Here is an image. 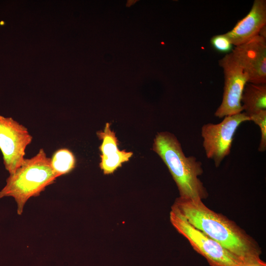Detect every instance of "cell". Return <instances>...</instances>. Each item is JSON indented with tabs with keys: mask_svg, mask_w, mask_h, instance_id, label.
<instances>
[{
	"mask_svg": "<svg viewBox=\"0 0 266 266\" xmlns=\"http://www.w3.org/2000/svg\"><path fill=\"white\" fill-rule=\"evenodd\" d=\"M172 210L241 260L260 256V247L233 221L208 208L201 200L177 198Z\"/></svg>",
	"mask_w": 266,
	"mask_h": 266,
	"instance_id": "1",
	"label": "cell"
},
{
	"mask_svg": "<svg viewBox=\"0 0 266 266\" xmlns=\"http://www.w3.org/2000/svg\"><path fill=\"white\" fill-rule=\"evenodd\" d=\"M152 149L167 166L180 198L201 200L206 198L207 192L199 178L203 173L201 163L194 156H186L174 134L166 132L158 133Z\"/></svg>",
	"mask_w": 266,
	"mask_h": 266,
	"instance_id": "2",
	"label": "cell"
},
{
	"mask_svg": "<svg viewBox=\"0 0 266 266\" xmlns=\"http://www.w3.org/2000/svg\"><path fill=\"white\" fill-rule=\"evenodd\" d=\"M58 178L51 165V158L42 148L30 159H25L15 172L10 174L5 186L0 191V198H13L17 205V213L22 214L27 201L38 196Z\"/></svg>",
	"mask_w": 266,
	"mask_h": 266,
	"instance_id": "3",
	"label": "cell"
},
{
	"mask_svg": "<svg viewBox=\"0 0 266 266\" xmlns=\"http://www.w3.org/2000/svg\"><path fill=\"white\" fill-rule=\"evenodd\" d=\"M169 218L176 231L188 240L195 251L206 259L211 266H236L241 261L191 225L176 211L171 209Z\"/></svg>",
	"mask_w": 266,
	"mask_h": 266,
	"instance_id": "4",
	"label": "cell"
},
{
	"mask_svg": "<svg viewBox=\"0 0 266 266\" xmlns=\"http://www.w3.org/2000/svg\"><path fill=\"white\" fill-rule=\"evenodd\" d=\"M250 121L245 112L224 117L218 124L207 123L201 129L202 145L207 158L218 167L231 152L234 135L243 122Z\"/></svg>",
	"mask_w": 266,
	"mask_h": 266,
	"instance_id": "5",
	"label": "cell"
},
{
	"mask_svg": "<svg viewBox=\"0 0 266 266\" xmlns=\"http://www.w3.org/2000/svg\"><path fill=\"white\" fill-rule=\"evenodd\" d=\"M219 65L223 70L224 87L222 102L214 115L221 118L242 112L241 97L249 77L232 51L219 61Z\"/></svg>",
	"mask_w": 266,
	"mask_h": 266,
	"instance_id": "6",
	"label": "cell"
},
{
	"mask_svg": "<svg viewBox=\"0 0 266 266\" xmlns=\"http://www.w3.org/2000/svg\"><path fill=\"white\" fill-rule=\"evenodd\" d=\"M33 137L28 129L11 117L0 115V150L5 169L14 173L23 163Z\"/></svg>",
	"mask_w": 266,
	"mask_h": 266,
	"instance_id": "7",
	"label": "cell"
},
{
	"mask_svg": "<svg viewBox=\"0 0 266 266\" xmlns=\"http://www.w3.org/2000/svg\"><path fill=\"white\" fill-rule=\"evenodd\" d=\"M249 77L248 83L266 84V39L257 35L232 51Z\"/></svg>",
	"mask_w": 266,
	"mask_h": 266,
	"instance_id": "8",
	"label": "cell"
},
{
	"mask_svg": "<svg viewBox=\"0 0 266 266\" xmlns=\"http://www.w3.org/2000/svg\"><path fill=\"white\" fill-rule=\"evenodd\" d=\"M266 25V0H255L248 14L238 21L233 28L224 33L233 45L237 46L258 35Z\"/></svg>",
	"mask_w": 266,
	"mask_h": 266,
	"instance_id": "9",
	"label": "cell"
},
{
	"mask_svg": "<svg viewBox=\"0 0 266 266\" xmlns=\"http://www.w3.org/2000/svg\"><path fill=\"white\" fill-rule=\"evenodd\" d=\"M97 134L102 140L99 147L101 152L100 166L104 174H111L121 166L123 163L128 161L133 153L119 149L118 140L115 133L111 130L110 123H107L104 130L97 132Z\"/></svg>",
	"mask_w": 266,
	"mask_h": 266,
	"instance_id": "10",
	"label": "cell"
},
{
	"mask_svg": "<svg viewBox=\"0 0 266 266\" xmlns=\"http://www.w3.org/2000/svg\"><path fill=\"white\" fill-rule=\"evenodd\" d=\"M241 104L247 116L266 110V84L247 83L242 93Z\"/></svg>",
	"mask_w": 266,
	"mask_h": 266,
	"instance_id": "11",
	"label": "cell"
},
{
	"mask_svg": "<svg viewBox=\"0 0 266 266\" xmlns=\"http://www.w3.org/2000/svg\"><path fill=\"white\" fill-rule=\"evenodd\" d=\"M75 162L73 154L66 148L57 150L51 158V167L57 177L70 172L74 168Z\"/></svg>",
	"mask_w": 266,
	"mask_h": 266,
	"instance_id": "12",
	"label": "cell"
},
{
	"mask_svg": "<svg viewBox=\"0 0 266 266\" xmlns=\"http://www.w3.org/2000/svg\"><path fill=\"white\" fill-rule=\"evenodd\" d=\"M250 121L257 125L261 131V139L258 147L260 152L266 150V110H262L248 116Z\"/></svg>",
	"mask_w": 266,
	"mask_h": 266,
	"instance_id": "13",
	"label": "cell"
},
{
	"mask_svg": "<svg viewBox=\"0 0 266 266\" xmlns=\"http://www.w3.org/2000/svg\"><path fill=\"white\" fill-rule=\"evenodd\" d=\"M210 43L215 50L220 53L227 54L233 49V45L224 33L212 36L210 39Z\"/></svg>",
	"mask_w": 266,
	"mask_h": 266,
	"instance_id": "14",
	"label": "cell"
},
{
	"mask_svg": "<svg viewBox=\"0 0 266 266\" xmlns=\"http://www.w3.org/2000/svg\"><path fill=\"white\" fill-rule=\"evenodd\" d=\"M236 266H266V264L259 256L241 260Z\"/></svg>",
	"mask_w": 266,
	"mask_h": 266,
	"instance_id": "15",
	"label": "cell"
},
{
	"mask_svg": "<svg viewBox=\"0 0 266 266\" xmlns=\"http://www.w3.org/2000/svg\"><path fill=\"white\" fill-rule=\"evenodd\" d=\"M258 35L266 39V25H265L260 29Z\"/></svg>",
	"mask_w": 266,
	"mask_h": 266,
	"instance_id": "16",
	"label": "cell"
}]
</instances>
